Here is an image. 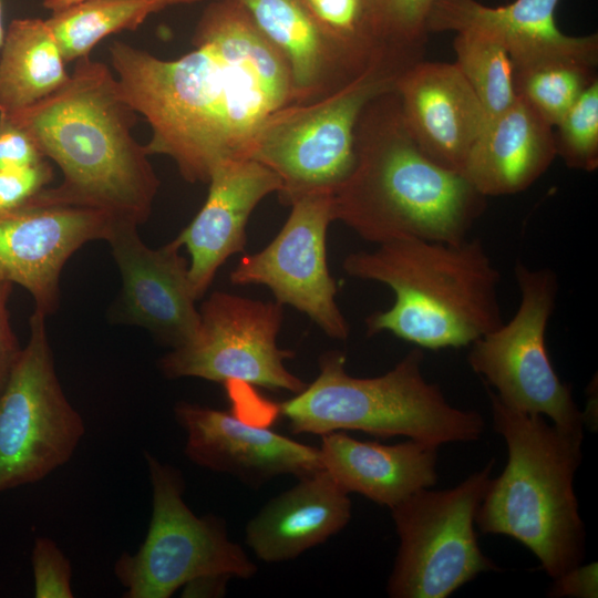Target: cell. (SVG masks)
<instances>
[{"mask_svg":"<svg viewBox=\"0 0 598 598\" xmlns=\"http://www.w3.org/2000/svg\"><path fill=\"white\" fill-rule=\"evenodd\" d=\"M493 424L507 445L502 474L489 481L475 523L484 534L513 537L556 579L581 564L585 527L574 492L584 436L549 425L543 415L506 406L486 386Z\"/></svg>","mask_w":598,"mask_h":598,"instance_id":"5b68a950","label":"cell"},{"mask_svg":"<svg viewBox=\"0 0 598 598\" xmlns=\"http://www.w3.org/2000/svg\"><path fill=\"white\" fill-rule=\"evenodd\" d=\"M207 184L204 205L173 239L189 255L188 276L196 300L204 297L225 261L244 252L251 213L265 197L277 194L281 187L271 169L251 158L219 164Z\"/></svg>","mask_w":598,"mask_h":598,"instance_id":"d6986e66","label":"cell"},{"mask_svg":"<svg viewBox=\"0 0 598 598\" xmlns=\"http://www.w3.org/2000/svg\"><path fill=\"white\" fill-rule=\"evenodd\" d=\"M55 38L40 18L11 20L0 48V114L24 110L70 78Z\"/></svg>","mask_w":598,"mask_h":598,"instance_id":"cb8c5ba5","label":"cell"},{"mask_svg":"<svg viewBox=\"0 0 598 598\" xmlns=\"http://www.w3.org/2000/svg\"><path fill=\"white\" fill-rule=\"evenodd\" d=\"M290 207L276 237L260 251L244 256L229 280L266 286L275 301L305 313L329 338L346 340L350 326L337 303L338 288L327 260L332 194H310Z\"/></svg>","mask_w":598,"mask_h":598,"instance_id":"4fadbf2b","label":"cell"},{"mask_svg":"<svg viewBox=\"0 0 598 598\" xmlns=\"http://www.w3.org/2000/svg\"><path fill=\"white\" fill-rule=\"evenodd\" d=\"M514 275L520 295L515 315L471 344L468 364L506 406L546 415L554 425L584 436V415L570 386L557 375L545 344L558 293L557 275L520 261Z\"/></svg>","mask_w":598,"mask_h":598,"instance_id":"30bf717a","label":"cell"},{"mask_svg":"<svg viewBox=\"0 0 598 598\" xmlns=\"http://www.w3.org/2000/svg\"><path fill=\"white\" fill-rule=\"evenodd\" d=\"M556 156L554 127L517 96L505 112L486 118L462 175L484 197L515 195L530 187Z\"/></svg>","mask_w":598,"mask_h":598,"instance_id":"603a6c76","label":"cell"},{"mask_svg":"<svg viewBox=\"0 0 598 598\" xmlns=\"http://www.w3.org/2000/svg\"><path fill=\"white\" fill-rule=\"evenodd\" d=\"M411 64L383 56L334 91L283 105L264 121L248 158L279 177L281 204L290 206L310 194L336 192L353 167L355 128L363 110L377 96L394 90L398 75Z\"/></svg>","mask_w":598,"mask_h":598,"instance_id":"52a82bcc","label":"cell"},{"mask_svg":"<svg viewBox=\"0 0 598 598\" xmlns=\"http://www.w3.org/2000/svg\"><path fill=\"white\" fill-rule=\"evenodd\" d=\"M560 0H514L489 7L477 0H434L427 32L472 33L501 45L508 54L514 74L553 64H577L596 69L598 34L573 37L556 24Z\"/></svg>","mask_w":598,"mask_h":598,"instance_id":"2e32d148","label":"cell"},{"mask_svg":"<svg viewBox=\"0 0 598 598\" xmlns=\"http://www.w3.org/2000/svg\"><path fill=\"white\" fill-rule=\"evenodd\" d=\"M556 155L575 169L598 167V79L579 96L555 126Z\"/></svg>","mask_w":598,"mask_h":598,"instance_id":"f546056e","label":"cell"},{"mask_svg":"<svg viewBox=\"0 0 598 598\" xmlns=\"http://www.w3.org/2000/svg\"><path fill=\"white\" fill-rule=\"evenodd\" d=\"M434 0H364L371 31L386 52L420 60L427 39Z\"/></svg>","mask_w":598,"mask_h":598,"instance_id":"83f0119b","label":"cell"},{"mask_svg":"<svg viewBox=\"0 0 598 598\" xmlns=\"http://www.w3.org/2000/svg\"><path fill=\"white\" fill-rule=\"evenodd\" d=\"M114 218L91 208L30 202L0 215V277L23 287L37 311L49 316L59 307L60 276L83 245L106 239Z\"/></svg>","mask_w":598,"mask_h":598,"instance_id":"5bb4252c","label":"cell"},{"mask_svg":"<svg viewBox=\"0 0 598 598\" xmlns=\"http://www.w3.org/2000/svg\"><path fill=\"white\" fill-rule=\"evenodd\" d=\"M437 447L410 439L384 445L338 431L321 435L323 467L338 485L390 509L437 482Z\"/></svg>","mask_w":598,"mask_h":598,"instance_id":"7402d4cb","label":"cell"},{"mask_svg":"<svg viewBox=\"0 0 598 598\" xmlns=\"http://www.w3.org/2000/svg\"><path fill=\"white\" fill-rule=\"evenodd\" d=\"M137 226L115 219L105 239L122 277L121 315L172 349L185 346L200 327L189 261L174 240L156 249L146 246Z\"/></svg>","mask_w":598,"mask_h":598,"instance_id":"9a60e30c","label":"cell"},{"mask_svg":"<svg viewBox=\"0 0 598 598\" xmlns=\"http://www.w3.org/2000/svg\"><path fill=\"white\" fill-rule=\"evenodd\" d=\"M45 318L31 315L28 342L0 394V492L44 478L84 435L55 372Z\"/></svg>","mask_w":598,"mask_h":598,"instance_id":"8fae6325","label":"cell"},{"mask_svg":"<svg viewBox=\"0 0 598 598\" xmlns=\"http://www.w3.org/2000/svg\"><path fill=\"white\" fill-rule=\"evenodd\" d=\"M514 89L547 124L555 127L582 92L597 79L595 69L553 64L514 74Z\"/></svg>","mask_w":598,"mask_h":598,"instance_id":"4316f807","label":"cell"},{"mask_svg":"<svg viewBox=\"0 0 598 598\" xmlns=\"http://www.w3.org/2000/svg\"><path fill=\"white\" fill-rule=\"evenodd\" d=\"M12 286L0 277V394L22 350L10 322L8 303Z\"/></svg>","mask_w":598,"mask_h":598,"instance_id":"836d02e7","label":"cell"},{"mask_svg":"<svg viewBox=\"0 0 598 598\" xmlns=\"http://www.w3.org/2000/svg\"><path fill=\"white\" fill-rule=\"evenodd\" d=\"M153 512L137 553H124L114 573L127 598H168L193 579L227 575L250 578L257 571L243 547L228 537L220 518L196 516L183 499L182 473L145 453Z\"/></svg>","mask_w":598,"mask_h":598,"instance_id":"ba28073f","label":"cell"},{"mask_svg":"<svg viewBox=\"0 0 598 598\" xmlns=\"http://www.w3.org/2000/svg\"><path fill=\"white\" fill-rule=\"evenodd\" d=\"M194 49L161 59L124 41L109 47L126 103L151 127L148 155H164L190 184L248 154L259 127L292 102L286 61L238 0H214L195 28Z\"/></svg>","mask_w":598,"mask_h":598,"instance_id":"6da1fadb","label":"cell"},{"mask_svg":"<svg viewBox=\"0 0 598 598\" xmlns=\"http://www.w3.org/2000/svg\"><path fill=\"white\" fill-rule=\"evenodd\" d=\"M355 157L332 194L333 221L375 245L465 240L486 207L467 179L430 159L411 136L394 90L372 100L355 128Z\"/></svg>","mask_w":598,"mask_h":598,"instance_id":"3957f363","label":"cell"},{"mask_svg":"<svg viewBox=\"0 0 598 598\" xmlns=\"http://www.w3.org/2000/svg\"><path fill=\"white\" fill-rule=\"evenodd\" d=\"M348 495L326 468L302 477L247 523L245 543L266 563L295 559L347 526Z\"/></svg>","mask_w":598,"mask_h":598,"instance_id":"44dd1931","label":"cell"},{"mask_svg":"<svg viewBox=\"0 0 598 598\" xmlns=\"http://www.w3.org/2000/svg\"><path fill=\"white\" fill-rule=\"evenodd\" d=\"M53 179L47 158L28 166L0 169V215L30 203Z\"/></svg>","mask_w":598,"mask_h":598,"instance_id":"1f68e13d","label":"cell"},{"mask_svg":"<svg viewBox=\"0 0 598 598\" xmlns=\"http://www.w3.org/2000/svg\"><path fill=\"white\" fill-rule=\"evenodd\" d=\"M31 561L37 598L73 597L70 561L52 539L35 540Z\"/></svg>","mask_w":598,"mask_h":598,"instance_id":"4dcf8cb0","label":"cell"},{"mask_svg":"<svg viewBox=\"0 0 598 598\" xmlns=\"http://www.w3.org/2000/svg\"><path fill=\"white\" fill-rule=\"evenodd\" d=\"M80 1L84 0H43L42 6L51 12H55Z\"/></svg>","mask_w":598,"mask_h":598,"instance_id":"8d00e7d4","label":"cell"},{"mask_svg":"<svg viewBox=\"0 0 598 598\" xmlns=\"http://www.w3.org/2000/svg\"><path fill=\"white\" fill-rule=\"evenodd\" d=\"M403 121L422 152L439 166L463 173L486 115L455 63L423 59L396 78Z\"/></svg>","mask_w":598,"mask_h":598,"instance_id":"ac0fdd59","label":"cell"},{"mask_svg":"<svg viewBox=\"0 0 598 598\" xmlns=\"http://www.w3.org/2000/svg\"><path fill=\"white\" fill-rule=\"evenodd\" d=\"M198 1H202V0H166L168 6H171V4H189V3H195V2H198Z\"/></svg>","mask_w":598,"mask_h":598,"instance_id":"74e56055","label":"cell"},{"mask_svg":"<svg viewBox=\"0 0 598 598\" xmlns=\"http://www.w3.org/2000/svg\"><path fill=\"white\" fill-rule=\"evenodd\" d=\"M196 338L159 360L165 377L226 383L246 382L268 390L302 391L307 383L285 361L295 352L278 347L283 306L214 291L200 306Z\"/></svg>","mask_w":598,"mask_h":598,"instance_id":"7c38bea8","label":"cell"},{"mask_svg":"<svg viewBox=\"0 0 598 598\" xmlns=\"http://www.w3.org/2000/svg\"><path fill=\"white\" fill-rule=\"evenodd\" d=\"M6 116L62 173L58 186L44 188L32 202L97 209L137 225L148 219L159 178L133 134L136 113L105 63L91 56L75 61L58 91Z\"/></svg>","mask_w":598,"mask_h":598,"instance_id":"7a4b0ae2","label":"cell"},{"mask_svg":"<svg viewBox=\"0 0 598 598\" xmlns=\"http://www.w3.org/2000/svg\"><path fill=\"white\" fill-rule=\"evenodd\" d=\"M174 413L186 432L184 452L192 462L255 488L279 475L302 478L324 468L319 448L235 413L184 401L175 405Z\"/></svg>","mask_w":598,"mask_h":598,"instance_id":"e0dca14e","label":"cell"},{"mask_svg":"<svg viewBox=\"0 0 598 598\" xmlns=\"http://www.w3.org/2000/svg\"><path fill=\"white\" fill-rule=\"evenodd\" d=\"M322 30L364 65L391 55L377 42L364 0H305Z\"/></svg>","mask_w":598,"mask_h":598,"instance_id":"f1b7e54d","label":"cell"},{"mask_svg":"<svg viewBox=\"0 0 598 598\" xmlns=\"http://www.w3.org/2000/svg\"><path fill=\"white\" fill-rule=\"evenodd\" d=\"M423 360L421 348H414L386 373L357 378L348 374L344 353L326 351L319 357L313 382L277 404L278 414L296 434L357 430L436 446L480 439L482 415L451 405L441 388L423 377Z\"/></svg>","mask_w":598,"mask_h":598,"instance_id":"8992f818","label":"cell"},{"mask_svg":"<svg viewBox=\"0 0 598 598\" xmlns=\"http://www.w3.org/2000/svg\"><path fill=\"white\" fill-rule=\"evenodd\" d=\"M492 460L453 488H423L391 508L400 538L388 580L392 598H446L478 574L496 570L474 529Z\"/></svg>","mask_w":598,"mask_h":598,"instance_id":"9c48e42d","label":"cell"},{"mask_svg":"<svg viewBox=\"0 0 598 598\" xmlns=\"http://www.w3.org/2000/svg\"><path fill=\"white\" fill-rule=\"evenodd\" d=\"M44 158L21 126L0 115V169L28 166Z\"/></svg>","mask_w":598,"mask_h":598,"instance_id":"d6a6232c","label":"cell"},{"mask_svg":"<svg viewBox=\"0 0 598 598\" xmlns=\"http://www.w3.org/2000/svg\"><path fill=\"white\" fill-rule=\"evenodd\" d=\"M231 577L227 575L204 576L190 580L183 587L185 597H219L226 591V584Z\"/></svg>","mask_w":598,"mask_h":598,"instance_id":"d590c367","label":"cell"},{"mask_svg":"<svg viewBox=\"0 0 598 598\" xmlns=\"http://www.w3.org/2000/svg\"><path fill=\"white\" fill-rule=\"evenodd\" d=\"M166 0H84L52 12L47 19L65 62L90 56L111 34L134 31L167 7Z\"/></svg>","mask_w":598,"mask_h":598,"instance_id":"d4e9b609","label":"cell"},{"mask_svg":"<svg viewBox=\"0 0 598 598\" xmlns=\"http://www.w3.org/2000/svg\"><path fill=\"white\" fill-rule=\"evenodd\" d=\"M238 1L286 61L291 79V103L319 99L370 65L360 63L336 43L318 24L305 0Z\"/></svg>","mask_w":598,"mask_h":598,"instance_id":"ffe728a7","label":"cell"},{"mask_svg":"<svg viewBox=\"0 0 598 598\" xmlns=\"http://www.w3.org/2000/svg\"><path fill=\"white\" fill-rule=\"evenodd\" d=\"M342 268L394 292L388 310L367 317L369 337L390 332L421 349L462 348L503 323L499 271L478 238L394 240L349 254Z\"/></svg>","mask_w":598,"mask_h":598,"instance_id":"277c9868","label":"cell"},{"mask_svg":"<svg viewBox=\"0 0 598 598\" xmlns=\"http://www.w3.org/2000/svg\"><path fill=\"white\" fill-rule=\"evenodd\" d=\"M1 3H2V0H0V48L2 45V42H3V38H4V29H3V25H2V8H1Z\"/></svg>","mask_w":598,"mask_h":598,"instance_id":"f35d334b","label":"cell"},{"mask_svg":"<svg viewBox=\"0 0 598 598\" xmlns=\"http://www.w3.org/2000/svg\"><path fill=\"white\" fill-rule=\"evenodd\" d=\"M453 48L455 64L480 100L486 118L515 103L513 64L501 45L476 34L456 33Z\"/></svg>","mask_w":598,"mask_h":598,"instance_id":"484cf974","label":"cell"},{"mask_svg":"<svg viewBox=\"0 0 598 598\" xmlns=\"http://www.w3.org/2000/svg\"><path fill=\"white\" fill-rule=\"evenodd\" d=\"M549 590L550 597H597V564L576 566L558 578Z\"/></svg>","mask_w":598,"mask_h":598,"instance_id":"e575fe53","label":"cell"}]
</instances>
